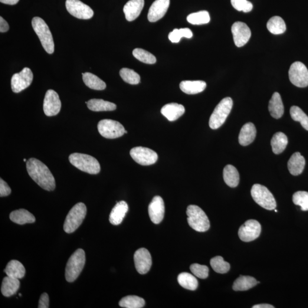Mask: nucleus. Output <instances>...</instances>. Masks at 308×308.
<instances>
[{
    "mask_svg": "<svg viewBox=\"0 0 308 308\" xmlns=\"http://www.w3.org/2000/svg\"><path fill=\"white\" fill-rule=\"evenodd\" d=\"M289 78L291 83L299 87L308 86V69L302 62H294L291 65L289 70Z\"/></svg>",
    "mask_w": 308,
    "mask_h": 308,
    "instance_id": "nucleus-10",
    "label": "nucleus"
},
{
    "mask_svg": "<svg viewBox=\"0 0 308 308\" xmlns=\"http://www.w3.org/2000/svg\"><path fill=\"white\" fill-rule=\"evenodd\" d=\"M44 111L46 116H56L61 110V102L57 93L53 90H48L46 93L44 104Z\"/></svg>",
    "mask_w": 308,
    "mask_h": 308,
    "instance_id": "nucleus-16",
    "label": "nucleus"
},
{
    "mask_svg": "<svg viewBox=\"0 0 308 308\" xmlns=\"http://www.w3.org/2000/svg\"><path fill=\"white\" fill-rule=\"evenodd\" d=\"M257 136V129L251 122L245 124L242 127L239 136V142L241 146H246L254 142Z\"/></svg>",
    "mask_w": 308,
    "mask_h": 308,
    "instance_id": "nucleus-23",
    "label": "nucleus"
},
{
    "mask_svg": "<svg viewBox=\"0 0 308 308\" xmlns=\"http://www.w3.org/2000/svg\"><path fill=\"white\" fill-rule=\"evenodd\" d=\"M98 130L102 136L107 139H116L125 134L122 124L112 120H103L98 124Z\"/></svg>",
    "mask_w": 308,
    "mask_h": 308,
    "instance_id": "nucleus-9",
    "label": "nucleus"
},
{
    "mask_svg": "<svg viewBox=\"0 0 308 308\" xmlns=\"http://www.w3.org/2000/svg\"><path fill=\"white\" fill-rule=\"evenodd\" d=\"M232 6L238 11L250 12L253 9V5L247 0H231Z\"/></svg>",
    "mask_w": 308,
    "mask_h": 308,
    "instance_id": "nucleus-46",
    "label": "nucleus"
},
{
    "mask_svg": "<svg viewBox=\"0 0 308 308\" xmlns=\"http://www.w3.org/2000/svg\"><path fill=\"white\" fill-rule=\"evenodd\" d=\"M68 159L72 165L85 172L97 174L100 172V163L92 156L84 154L73 153L70 154Z\"/></svg>",
    "mask_w": 308,
    "mask_h": 308,
    "instance_id": "nucleus-2",
    "label": "nucleus"
},
{
    "mask_svg": "<svg viewBox=\"0 0 308 308\" xmlns=\"http://www.w3.org/2000/svg\"><path fill=\"white\" fill-rule=\"evenodd\" d=\"M260 282L257 281L253 277L240 276L234 282L233 290L235 291H244L251 289Z\"/></svg>",
    "mask_w": 308,
    "mask_h": 308,
    "instance_id": "nucleus-32",
    "label": "nucleus"
},
{
    "mask_svg": "<svg viewBox=\"0 0 308 308\" xmlns=\"http://www.w3.org/2000/svg\"><path fill=\"white\" fill-rule=\"evenodd\" d=\"M49 298L47 293L41 294L40 300H39V308H48L49 307Z\"/></svg>",
    "mask_w": 308,
    "mask_h": 308,
    "instance_id": "nucleus-48",
    "label": "nucleus"
},
{
    "mask_svg": "<svg viewBox=\"0 0 308 308\" xmlns=\"http://www.w3.org/2000/svg\"><path fill=\"white\" fill-rule=\"evenodd\" d=\"M274 211H275V212H277V211L276 210V209H274Z\"/></svg>",
    "mask_w": 308,
    "mask_h": 308,
    "instance_id": "nucleus-53",
    "label": "nucleus"
},
{
    "mask_svg": "<svg viewBox=\"0 0 308 308\" xmlns=\"http://www.w3.org/2000/svg\"><path fill=\"white\" fill-rule=\"evenodd\" d=\"M83 81L85 84L91 89L103 90L106 87V85L104 81L101 80L97 75L88 72L83 75Z\"/></svg>",
    "mask_w": 308,
    "mask_h": 308,
    "instance_id": "nucleus-35",
    "label": "nucleus"
},
{
    "mask_svg": "<svg viewBox=\"0 0 308 308\" xmlns=\"http://www.w3.org/2000/svg\"><path fill=\"white\" fill-rule=\"evenodd\" d=\"M251 192L254 201L261 207L270 211L276 209V200L266 187L255 184L252 186Z\"/></svg>",
    "mask_w": 308,
    "mask_h": 308,
    "instance_id": "nucleus-8",
    "label": "nucleus"
},
{
    "mask_svg": "<svg viewBox=\"0 0 308 308\" xmlns=\"http://www.w3.org/2000/svg\"><path fill=\"white\" fill-rule=\"evenodd\" d=\"M8 276L21 279L25 276L26 270L20 262L12 260L10 261L4 271Z\"/></svg>",
    "mask_w": 308,
    "mask_h": 308,
    "instance_id": "nucleus-29",
    "label": "nucleus"
},
{
    "mask_svg": "<svg viewBox=\"0 0 308 308\" xmlns=\"http://www.w3.org/2000/svg\"><path fill=\"white\" fill-rule=\"evenodd\" d=\"M87 106L93 111H109L117 109L116 104L101 99H91L87 102Z\"/></svg>",
    "mask_w": 308,
    "mask_h": 308,
    "instance_id": "nucleus-31",
    "label": "nucleus"
},
{
    "mask_svg": "<svg viewBox=\"0 0 308 308\" xmlns=\"http://www.w3.org/2000/svg\"><path fill=\"white\" fill-rule=\"evenodd\" d=\"M145 5L144 0H130L123 8V12L128 21H133L138 17Z\"/></svg>",
    "mask_w": 308,
    "mask_h": 308,
    "instance_id": "nucleus-20",
    "label": "nucleus"
},
{
    "mask_svg": "<svg viewBox=\"0 0 308 308\" xmlns=\"http://www.w3.org/2000/svg\"><path fill=\"white\" fill-rule=\"evenodd\" d=\"M130 155L134 161L142 166H149L155 163L158 156L152 149L144 147H136L130 150Z\"/></svg>",
    "mask_w": 308,
    "mask_h": 308,
    "instance_id": "nucleus-11",
    "label": "nucleus"
},
{
    "mask_svg": "<svg viewBox=\"0 0 308 308\" xmlns=\"http://www.w3.org/2000/svg\"><path fill=\"white\" fill-rule=\"evenodd\" d=\"M66 8L70 15L77 18L88 19L94 15L93 9L80 0H67Z\"/></svg>",
    "mask_w": 308,
    "mask_h": 308,
    "instance_id": "nucleus-13",
    "label": "nucleus"
},
{
    "mask_svg": "<svg viewBox=\"0 0 308 308\" xmlns=\"http://www.w3.org/2000/svg\"><path fill=\"white\" fill-rule=\"evenodd\" d=\"M207 84L203 81H183L180 84V88L188 94H196L205 89Z\"/></svg>",
    "mask_w": 308,
    "mask_h": 308,
    "instance_id": "nucleus-26",
    "label": "nucleus"
},
{
    "mask_svg": "<svg viewBox=\"0 0 308 308\" xmlns=\"http://www.w3.org/2000/svg\"><path fill=\"white\" fill-rule=\"evenodd\" d=\"M188 223L190 227L199 232H204L210 227L207 216L203 209L197 205H190L187 209Z\"/></svg>",
    "mask_w": 308,
    "mask_h": 308,
    "instance_id": "nucleus-4",
    "label": "nucleus"
},
{
    "mask_svg": "<svg viewBox=\"0 0 308 308\" xmlns=\"http://www.w3.org/2000/svg\"><path fill=\"white\" fill-rule=\"evenodd\" d=\"M20 287L18 278L6 276L3 279L1 288V293L5 297H11L17 292Z\"/></svg>",
    "mask_w": 308,
    "mask_h": 308,
    "instance_id": "nucleus-28",
    "label": "nucleus"
},
{
    "mask_svg": "<svg viewBox=\"0 0 308 308\" xmlns=\"http://www.w3.org/2000/svg\"><path fill=\"white\" fill-rule=\"evenodd\" d=\"M210 264L213 270L219 274H226L230 270V264L225 261L223 258L219 256L211 258Z\"/></svg>",
    "mask_w": 308,
    "mask_h": 308,
    "instance_id": "nucleus-40",
    "label": "nucleus"
},
{
    "mask_svg": "<svg viewBox=\"0 0 308 308\" xmlns=\"http://www.w3.org/2000/svg\"><path fill=\"white\" fill-rule=\"evenodd\" d=\"M128 210H129V206L126 202H118L110 213L109 216L110 223L115 225L120 224L125 217Z\"/></svg>",
    "mask_w": 308,
    "mask_h": 308,
    "instance_id": "nucleus-22",
    "label": "nucleus"
},
{
    "mask_svg": "<svg viewBox=\"0 0 308 308\" xmlns=\"http://www.w3.org/2000/svg\"><path fill=\"white\" fill-rule=\"evenodd\" d=\"M134 263L136 270L140 274H146L150 271L152 265V256L146 248H140L134 254Z\"/></svg>",
    "mask_w": 308,
    "mask_h": 308,
    "instance_id": "nucleus-17",
    "label": "nucleus"
},
{
    "mask_svg": "<svg viewBox=\"0 0 308 308\" xmlns=\"http://www.w3.org/2000/svg\"><path fill=\"white\" fill-rule=\"evenodd\" d=\"M120 75L124 82L131 85H137L140 83V75L130 68H123L120 70Z\"/></svg>",
    "mask_w": 308,
    "mask_h": 308,
    "instance_id": "nucleus-42",
    "label": "nucleus"
},
{
    "mask_svg": "<svg viewBox=\"0 0 308 308\" xmlns=\"http://www.w3.org/2000/svg\"><path fill=\"white\" fill-rule=\"evenodd\" d=\"M267 27L271 34L276 35L284 34L287 29L286 23L279 16H274L269 19Z\"/></svg>",
    "mask_w": 308,
    "mask_h": 308,
    "instance_id": "nucleus-34",
    "label": "nucleus"
},
{
    "mask_svg": "<svg viewBox=\"0 0 308 308\" xmlns=\"http://www.w3.org/2000/svg\"><path fill=\"white\" fill-rule=\"evenodd\" d=\"M233 106V101L230 97L222 99L215 107L209 119V125L212 129H219L224 124Z\"/></svg>",
    "mask_w": 308,
    "mask_h": 308,
    "instance_id": "nucleus-7",
    "label": "nucleus"
},
{
    "mask_svg": "<svg viewBox=\"0 0 308 308\" xmlns=\"http://www.w3.org/2000/svg\"><path fill=\"white\" fill-rule=\"evenodd\" d=\"M9 29L8 22L2 17H0V32L4 33L8 32Z\"/></svg>",
    "mask_w": 308,
    "mask_h": 308,
    "instance_id": "nucleus-49",
    "label": "nucleus"
},
{
    "mask_svg": "<svg viewBox=\"0 0 308 308\" xmlns=\"http://www.w3.org/2000/svg\"><path fill=\"white\" fill-rule=\"evenodd\" d=\"M27 169L29 176L42 188L48 191H53L55 188V179L44 163L32 158L27 162Z\"/></svg>",
    "mask_w": 308,
    "mask_h": 308,
    "instance_id": "nucleus-1",
    "label": "nucleus"
},
{
    "mask_svg": "<svg viewBox=\"0 0 308 308\" xmlns=\"http://www.w3.org/2000/svg\"><path fill=\"white\" fill-rule=\"evenodd\" d=\"M19 296H22V294H21V293H19Z\"/></svg>",
    "mask_w": 308,
    "mask_h": 308,
    "instance_id": "nucleus-52",
    "label": "nucleus"
},
{
    "mask_svg": "<svg viewBox=\"0 0 308 308\" xmlns=\"http://www.w3.org/2000/svg\"><path fill=\"white\" fill-rule=\"evenodd\" d=\"M294 205H299L301 210L308 211V192L297 191L293 195Z\"/></svg>",
    "mask_w": 308,
    "mask_h": 308,
    "instance_id": "nucleus-44",
    "label": "nucleus"
},
{
    "mask_svg": "<svg viewBox=\"0 0 308 308\" xmlns=\"http://www.w3.org/2000/svg\"><path fill=\"white\" fill-rule=\"evenodd\" d=\"M190 270L195 276L202 279H205L208 276L209 269L205 265L193 264L190 266Z\"/></svg>",
    "mask_w": 308,
    "mask_h": 308,
    "instance_id": "nucleus-45",
    "label": "nucleus"
},
{
    "mask_svg": "<svg viewBox=\"0 0 308 308\" xmlns=\"http://www.w3.org/2000/svg\"><path fill=\"white\" fill-rule=\"evenodd\" d=\"M290 114L291 119L299 122L304 129L308 131V117L300 107L296 106L291 107Z\"/></svg>",
    "mask_w": 308,
    "mask_h": 308,
    "instance_id": "nucleus-39",
    "label": "nucleus"
},
{
    "mask_svg": "<svg viewBox=\"0 0 308 308\" xmlns=\"http://www.w3.org/2000/svg\"><path fill=\"white\" fill-rule=\"evenodd\" d=\"M34 74L28 68H25L18 73H16L11 79V87L14 93H18L31 85Z\"/></svg>",
    "mask_w": 308,
    "mask_h": 308,
    "instance_id": "nucleus-12",
    "label": "nucleus"
},
{
    "mask_svg": "<svg viewBox=\"0 0 308 308\" xmlns=\"http://www.w3.org/2000/svg\"><path fill=\"white\" fill-rule=\"evenodd\" d=\"M288 143V137L286 134L281 132L275 134L271 142L273 152L275 154L283 153L286 149Z\"/></svg>",
    "mask_w": 308,
    "mask_h": 308,
    "instance_id": "nucleus-33",
    "label": "nucleus"
},
{
    "mask_svg": "<svg viewBox=\"0 0 308 308\" xmlns=\"http://www.w3.org/2000/svg\"><path fill=\"white\" fill-rule=\"evenodd\" d=\"M32 25L45 51L48 54H53L54 51L53 36L44 19L38 17H34L32 21Z\"/></svg>",
    "mask_w": 308,
    "mask_h": 308,
    "instance_id": "nucleus-3",
    "label": "nucleus"
},
{
    "mask_svg": "<svg viewBox=\"0 0 308 308\" xmlns=\"http://www.w3.org/2000/svg\"><path fill=\"white\" fill-rule=\"evenodd\" d=\"M85 261L86 257L83 249H78L71 256L65 270V278L68 283L74 282L79 276L83 270Z\"/></svg>",
    "mask_w": 308,
    "mask_h": 308,
    "instance_id": "nucleus-5",
    "label": "nucleus"
},
{
    "mask_svg": "<svg viewBox=\"0 0 308 308\" xmlns=\"http://www.w3.org/2000/svg\"><path fill=\"white\" fill-rule=\"evenodd\" d=\"M12 191L11 188L4 180L0 179V196L4 197L11 194Z\"/></svg>",
    "mask_w": 308,
    "mask_h": 308,
    "instance_id": "nucleus-47",
    "label": "nucleus"
},
{
    "mask_svg": "<svg viewBox=\"0 0 308 308\" xmlns=\"http://www.w3.org/2000/svg\"><path fill=\"white\" fill-rule=\"evenodd\" d=\"M261 231L260 222L257 221L248 220L239 228L238 235L240 240L244 242L254 241L259 237Z\"/></svg>",
    "mask_w": 308,
    "mask_h": 308,
    "instance_id": "nucleus-14",
    "label": "nucleus"
},
{
    "mask_svg": "<svg viewBox=\"0 0 308 308\" xmlns=\"http://www.w3.org/2000/svg\"><path fill=\"white\" fill-rule=\"evenodd\" d=\"M231 31L235 44L238 48L243 47L247 44L251 37L250 29L244 22H235L232 26Z\"/></svg>",
    "mask_w": 308,
    "mask_h": 308,
    "instance_id": "nucleus-15",
    "label": "nucleus"
},
{
    "mask_svg": "<svg viewBox=\"0 0 308 308\" xmlns=\"http://www.w3.org/2000/svg\"><path fill=\"white\" fill-rule=\"evenodd\" d=\"M87 208L83 203H78L73 206L67 216L64 224L65 232L73 233L79 228L86 217Z\"/></svg>",
    "mask_w": 308,
    "mask_h": 308,
    "instance_id": "nucleus-6",
    "label": "nucleus"
},
{
    "mask_svg": "<svg viewBox=\"0 0 308 308\" xmlns=\"http://www.w3.org/2000/svg\"><path fill=\"white\" fill-rule=\"evenodd\" d=\"M19 1V0H0V2L3 4L12 5L17 4Z\"/></svg>",
    "mask_w": 308,
    "mask_h": 308,
    "instance_id": "nucleus-50",
    "label": "nucleus"
},
{
    "mask_svg": "<svg viewBox=\"0 0 308 308\" xmlns=\"http://www.w3.org/2000/svg\"><path fill=\"white\" fill-rule=\"evenodd\" d=\"M178 281L180 286L185 289L195 291L198 287V281L192 274L187 273H183L179 274Z\"/></svg>",
    "mask_w": 308,
    "mask_h": 308,
    "instance_id": "nucleus-36",
    "label": "nucleus"
},
{
    "mask_svg": "<svg viewBox=\"0 0 308 308\" xmlns=\"http://www.w3.org/2000/svg\"><path fill=\"white\" fill-rule=\"evenodd\" d=\"M24 162H26V161H27V160H26V159H24Z\"/></svg>",
    "mask_w": 308,
    "mask_h": 308,
    "instance_id": "nucleus-54",
    "label": "nucleus"
},
{
    "mask_svg": "<svg viewBox=\"0 0 308 308\" xmlns=\"http://www.w3.org/2000/svg\"><path fill=\"white\" fill-rule=\"evenodd\" d=\"M170 0H156L149 9L148 19L151 22H155L162 18L169 8Z\"/></svg>",
    "mask_w": 308,
    "mask_h": 308,
    "instance_id": "nucleus-19",
    "label": "nucleus"
},
{
    "mask_svg": "<svg viewBox=\"0 0 308 308\" xmlns=\"http://www.w3.org/2000/svg\"><path fill=\"white\" fill-rule=\"evenodd\" d=\"M306 166V159L300 153H295L288 162V168L291 175L297 176L303 172Z\"/></svg>",
    "mask_w": 308,
    "mask_h": 308,
    "instance_id": "nucleus-24",
    "label": "nucleus"
},
{
    "mask_svg": "<svg viewBox=\"0 0 308 308\" xmlns=\"http://www.w3.org/2000/svg\"><path fill=\"white\" fill-rule=\"evenodd\" d=\"M252 308H274V307L270 304H261L255 305V306L252 307Z\"/></svg>",
    "mask_w": 308,
    "mask_h": 308,
    "instance_id": "nucleus-51",
    "label": "nucleus"
},
{
    "mask_svg": "<svg viewBox=\"0 0 308 308\" xmlns=\"http://www.w3.org/2000/svg\"><path fill=\"white\" fill-rule=\"evenodd\" d=\"M134 57L140 62L147 64H154L156 63V59L155 56L150 52L144 49L137 48L133 51Z\"/></svg>",
    "mask_w": 308,
    "mask_h": 308,
    "instance_id": "nucleus-41",
    "label": "nucleus"
},
{
    "mask_svg": "<svg viewBox=\"0 0 308 308\" xmlns=\"http://www.w3.org/2000/svg\"><path fill=\"white\" fill-rule=\"evenodd\" d=\"M10 219L19 225L33 223L35 222L34 216L25 209H19L12 212L10 214Z\"/></svg>",
    "mask_w": 308,
    "mask_h": 308,
    "instance_id": "nucleus-27",
    "label": "nucleus"
},
{
    "mask_svg": "<svg viewBox=\"0 0 308 308\" xmlns=\"http://www.w3.org/2000/svg\"><path fill=\"white\" fill-rule=\"evenodd\" d=\"M127 131H125V134H127Z\"/></svg>",
    "mask_w": 308,
    "mask_h": 308,
    "instance_id": "nucleus-55",
    "label": "nucleus"
},
{
    "mask_svg": "<svg viewBox=\"0 0 308 308\" xmlns=\"http://www.w3.org/2000/svg\"><path fill=\"white\" fill-rule=\"evenodd\" d=\"M120 306L125 308H141L145 306V301L137 296H127L121 299Z\"/></svg>",
    "mask_w": 308,
    "mask_h": 308,
    "instance_id": "nucleus-37",
    "label": "nucleus"
},
{
    "mask_svg": "<svg viewBox=\"0 0 308 308\" xmlns=\"http://www.w3.org/2000/svg\"><path fill=\"white\" fill-rule=\"evenodd\" d=\"M192 32L189 28L175 29L169 34V39L173 43H178L182 37L192 38Z\"/></svg>",
    "mask_w": 308,
    "mask_h": 308,
    "instance_id": "nucleus-43",
    "label": "nucleus"
},
{
    "mask_svg": "<svg viewBox=\"0 0 308 308\" xmlns=\"http://www.w3.org/2000/svg\"><path fill=\"white\" fill-rule=\"evenodd\" d=\"M165 203L163 199L159 196H156L149 205V214L151 221L154 224H159L165 215Z\"/></svg>",
    "mask_w": 308,
    "mask_h": 308,
    "instance_id": "nucleus-18",
    "label": "nucleus"
},
{
    "mask_svg": "<svg viewBox=\"0 0 308 308\" xmlns=\"http://www.w3.org/2000/svg\"><path fill=\"white\" fill-rule=\"evenodd\" d=\"M223 178L226 184L232 188L237 187L240 181V176L237 169L231 165L225 167L223 170Z\"/></svg>",
    "mask_w": 308,
    "mask_h": 308,
    "instance_id": "nucleus-30",
    "label": "nucleus"
},
{
    "mask_svg": "<svg viewBox=\"0 0 308 308\" xmlns=\"http://www.w3.org/2000/svg\"><path fill=\"white\" fill-rule=\"evenodd\" d=\"M187 20L192 25L206 24L210 21V16L207 11H200L189 15Z\"/></svg>",
    "mask_w": 308,
    "mask_h": 308,
    "instance_id": "nucleus-38",
    "label": "nucleus"
},
{
    "mask_svg": "<svg viewBox=\"0 0 308 308\" xmlns=\"http://www.w3.org/2000/svg\"><path fill=\"white\" fill-rule=\"evenodd\" d=\"M268 110L271 116L275 119H279L283 116L284 107L279 93H274L269 103Z\"/></svg>",
    "mask_w": 308,
    "mask_h": 308,
    "instance_id": "nucleus-25",
    "label": "nucleus"
},
{
    "mask_svg": "<svg viewBox=\"0 0 308 308\" xmlns=\"http://www.w3.org/2000/svg\"><path fill=\"white\" fill-rule=\"evenodd\" d=\"M185 113V107L182 104L176 103L167 104L161 109V113L163 116L171 122L178 120Z\"/></svg>",
    "mask_w": 308,
    "mask_h": 308,
    "instance_id": "nucleus-21",
    "label": "nucleus"
}]
</instances>
